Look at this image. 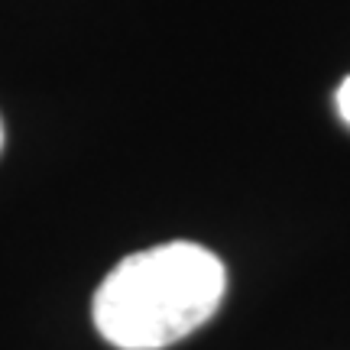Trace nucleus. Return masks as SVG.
<instances>
[{
    "label": "nucleus",
    "mask_w": 350,
    "mask_h": 350,
    "mask_svg": "<svg viewBox=\"0 0 350 350\" xmlns=\"http://www.w3.org/2000/svg\"><path fill=\"white\" fill-rule=\"evenodd\" d=\"M227 292L224 262L208 247L172 240L120 260L94 292V327L120 350H163L198 331Z\"/></svg>",
    "instance_id": "f257e3e1"
},
{
    "label": "nucleus",
    "mask_w": 350,
    "mask_h": 350,
    "mask_svg": "<svg viewBox=\"0 0 350 350\" xmlns=\"http://www.w3.org/2000/svg\"><path fill=\"white\" fill-rule=\"evenodd\" d=\"M338 111H340V117H344V124L350 126V75L344 78L338 88Z\"/></svg>",
    "instance_id": "f03ea898"
},
{
    "label": "nucleus",
    "mask_w": 350,
    "mask_h": 350,
    "mask_svg": "<svg viewBox=\"0 0 350 350\" xmlns=\"http://www.w3.org/2000/svg\"><path fill=\"white\" fill-rule=\"evenodd\" d=\"M0 146H3V120H0Z\"/></svg>",
    "instance_id": "7ed1b4c3"
}]
</instances>
